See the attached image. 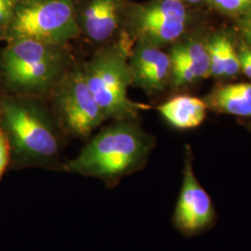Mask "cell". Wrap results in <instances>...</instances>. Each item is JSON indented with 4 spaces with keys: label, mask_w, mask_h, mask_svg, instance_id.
<instances>
[{
    "label": "cell",
    "mask_w": 251,
    "mask_h": 251,
    "mask_svg": "<svg viewBox=\"0 0 251 251\" xmlns=\"http://www.w3.org/2000/svg\"><path fill=\"white\" fill-rule=\"evenodd\" d=\"M186 5H198L204 2H208V0H180Z\"/></svg>",
    "instance_id": "44dd1931"
},
{
    "label": "cell",
    "mask_w": 251,
    "mask_h": 251,
    "mask_svg": "<svg viewBox=\"0 0 251 251\" xmlns=\"http://www.w3.org/2000/svg\"><path fill=\"white\" fill-rule=\"evenodd\" d=\"M207 108L237 117H251V83L219 86L204 100Z\"/></svg>",
    "instance_id": "8fae6325"
},
{
    "label": "cell",
    "mask_w": 251,
    "mask_h": 251,
    "mask_svg": "<svg viewBox=\"0 0 251 251\" xmlns=\"http://www.w3.org/2000/svg\"><path fill=\"white\" fill-rule=\"evenodd\" d=\"M0 132H1V129H0Z\"/></svg>",
    "instance_id": "7402d4cb"
},
{
    "label": "cell",
    "mask_w": 251,
    "mask_h": 251,
    "mask_svg": "<svg viewBox=\"0 0 251 251\" xmlns=\"http://www.w3.org/2000/svg\"><path fill=\"white\" fill-rule=\"evenodd\" d=\"M210 61V75L216 77H231L240 72L238 51L233 38L225 31L215 33L206 42Z\"/></svg>",
    "instance_id": "4fadbf2b"
},
{
    "label": "cell",
    "mask_w": 251,
    "mask_h": 251,
    "mask_svg": "<svg viewBox=\"0 0 251 251\" xmlns=\"http://www.w3.org/2000/svg\"><path fill=\"white\" fill-rule=\"evenodd\" d=\"M216 220L215 206L206 190L198 182L193 168L192 149L186 146L183 179L172 224L181 234L193 237L212 228Z\"/></svg>",
    "instance_id": "ba28073f"
},
{
    "label": "cell",
    "mask_w": 251,
    "mask_h": 251,
    "mask_svg": "<svg viewBox=\"0 0 251 251\" xmlns=\"http://www.w3.org/2000/svg\"><path fill=\"white\" fill-rule=\"evenodd\" d=\"M18 0H0V25H8Z\"/></svg>",
    "instance_id": "e0dca14e"
},
{
    "label": "cell",
    "mask_w": 251,
    "mask_h": 251,
    "mask_svg": "<svg viewBox=\"0 0 251 251\" xmlns=\"http://www.w3.org/2000/svg\"><path fill=\"white\" fill-rule=\"evenodd\" d=\"M52 91L60 123L67 134L87 139L105 121L80 67L66 73Z\"/></svg>",
    "instance_id": "52a82bcc"
},
{
    "label": "cell",
    "mask_w": 251,
    "mask_h": 251,
    "mask_svg": "<svg viewBox=\"0 0 251 251\" xmlns=\"http://www.w3.org/2000/svg\"><path fill=\"white\" fill-rule=\"evenodd\" d=\"M63 47L32 39L12 40L2 57L6 79L22 90L52 91L69 71Z\"/></svg>",
    "instance_id": "277c9868"
},
{
    "label": "cell",
    "mask_w": 251,
    "mask_h": 251,
    "mask_svg": "<svg viewBox=\"0 0 251 251\" xmlns=\"http://www.w3.org/2000/svg\"><path fill=\"white\" fill-rule=\"evenodd\" d=\"M132 85L153 94L164 90L171 80L170 54L155 46L136 42L128 58Z\"/></svg>",
    "instance_id": "30bf717a"
},
{
    "label": "cell",
    "mask_w": 251,
    "mask_h": 251,
    "mask_svg": "<svg viewBox=\"0 0 251 251\" xmlns=\"http://www.w3.org/2000/svg\"><path fill=\"white\" fill-rule=\"evenodd\" d=\"M206 102L192 96H176L158 107L162 117L179 129L197 127L206 118Z\"/></svg>",
    "instance_id": "7c38bea8"
},
{
    "label": "cell",
    "mask_w": 251,
    "mask_h": 251,
    "mask_svg": "<svg viewBox=\"0 0 251 251\" xmlns=\"http://www.w3.org/2000/svg\"><path fill=\"white\" fill-rule=\"evenodd\" d=\"M219 12L239 18L251 11V0H208Z\"/></svg>",
    "instance_id": "9a60e30c"
},
{
    "label": "cell",
    "mask_w": 251,
    "mask_h": 251,
    "mask_svg": "<svg viewBox=\"0 0 251 251\" xmlns=\"http://www.w3.org/2000/svg\"><path fill=\"white\" fill-rule=\"evenodd\" d=\"M170 56L171 62L182 63L189 67L198 80L211 75L206 42L204 43L199 38L176 42L171 49Z\"/></svg>",
    "instance_id": "5bb4252c"
},
{
    "label": "cell",
    "mask_w": 251,
    "mask_h": 251,
    "mask_svg": "<svg viewBox=\"0 0 251 251\" xmlns=\"http://www.w3.org/2000/svg\"><path fill=\"white\" fill-rule=\"evenodd\" d=\"M10 161V151L8 140L5 134L0 132V178L4 174Z\"/></svg>",
    "instance_id": "2e32d148"
},
{
    "label": "cell",
    "mask_w": 251,
    "mask_h": 251,
    "mask_svg": "<svg viewBox=\"0 0 251 251\" xmlns=\"http://www.w3.org/2000/svg\"><path fill=\"white\" fill-rule=\"evenodd\" d=\"M239 63H240V71H242L249 78H251V61L247 57V55L239 50Z\"/></svg>",
    "instance_id": "d6986e66"
},
{
    "label": "cell",
    "mask_w": 251,
    "mask_h": 251,
    "mask_svg": "<svg viewBox=\"0 0 251 251\" xmlns=\"http://www.w3.org/2000/svg\"><path fill=\"white\" fill-rule=\"evenodd\" d=\"M8 25L12 40L64 46L79 36L75 0H18Z\"/></svg>",
    "instance_id": "5b68a950"
},
{
    "label": "cell",
    "mask_w": 251,
    "mask_h": 251,
    "mask_svg": "<svg viewBox=\"0 0 251 251\" xmlns=\"http://www.w3.org/2000/svg\"><path fill=\"white\" fill-rule=\"evenodd\" d=\"M5 134L14 163L20 167L62 169L61 129L33 103L9 101L2 109Z\"/></svg>",
    "instance_id": "3957f363"
},
{
    "label": "cell",
    "mask_w": 251,
    "mask_h": 251,
    "mask_svg": "<svg viewBox=\"0 0 251 251\" xmlns=\"http://www.w3.org/2000/svg\"><path fill=\"white\" fill-rule=\"evenodd\" d=\"M154 146V138L135 120H116L91 138L62 170L86 177L101 179L108 188L146 164Z\"/></svg>",
    "instance_id": "6da1fadb"
},
{
    "label": "cell",
    "mask_w": 251,
    "mask_h": 251,
    "mask_svg": "<svg viewBox=\"0 0 251 251\" xmlns=\"http://www.w3.org/2000/svg\"><path fill=\"white\" fill-rule=\"evenodd\" d=\"M240 50H242L244 53L247 55V57L251 61V49L249 45H242L240 48Z\"/></svg>",
    "instance_id": "ffe728a7"
},
{
    "label": "cell",
    "mask_w": 251,
    "mask_h": 251,
    "mask_svg": "<svg viewBox=\"0 0 251 251\" xmlns=\"http://www.w3.org/2000/svg\"><path fill=\"white\" fill-rule=\"evenodd\" d=\"M133 43L123 33L116 41L102 46L82 67L85 80L105 120H135L150 106L129 99L132 86L128 58Z\"/></svg>",
    "instance_id": "7a4b0ae2"
},
{
    "label": "cell",
    "mask_w": 251,
    "mask_h": 251,
    "mask_svg": "<svg viewBox=\"0 0 251 251\" xmlns=\"http://www.w3.org/2000/svg\"><path fill=\"white\" fill-rule=\"evenodd\" d=\"M237 19L240 33L249 46H251V11Z\"/></svg>",
    "instance_id": "ac0fdd59"
},
{
    "label": "cell",
    "mask_w": 251,
    "mask_h": 251,
    "mask_svg": "<svg viewBox=\"0 0 251 251\" xmlns=\"http://www.w3.org/2000/svg\"><path fill=\"white\" fill-rule=\"evenodd\" d=\"M191 20L188 5L180 0L130 1L123 33L132 43L161 48L178 42L186 33Z\"/></svg>",
    "instance_id": "8992f818"
},
{
    "label": "cell",
    "mask_w": 251,
    "mask_h": 251,
    "mask_svg": "<svg viewBox=\"0 0 251 251\" xmlns=\"http://www.w3.org/2000/svg\"><path fill=\"white\" fill-rule=\"evenodd\" d=\"M130 0H75L79 36L92 44L108 45L124 32Z\"/></svg>",
    "instance_id": "9c48e42d"
}]
</instances>
